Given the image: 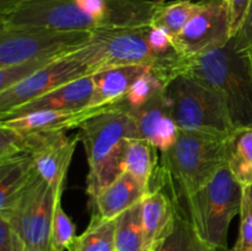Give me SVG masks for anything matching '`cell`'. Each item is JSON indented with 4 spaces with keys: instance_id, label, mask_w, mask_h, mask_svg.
I'll return each instance as SVG.
<instances>
[{
    "instance_id": "cell-20",
    "label": "cell",
    "mask_w": 252,
    "mask_h": 251,
    "mask_svg": "<svg viewBox=\"0 0 252 251\" xmlns=\"http://www.w3.org/2000/svg\"><path fill=\"white\" fill-rule=\"evenodd\" d=\"M153 251H224L213 248L202 240L182 214L177 213L174 224L165 238ZM225 251H231V249Z\"/></svg>"
},
{
    "instance_id": "cell-29",
    "label": "cell",
    "mask_w": 252,
    "mask_h": 251,
    "mask_svg": "<svg viewBox=\"0 0 252 251\" xmlns=\"http://www.w3.org/2000/svg\"><path fill=\"white\" fill-rule=\"evenodd\" d=\"M26 244L9 221L0 219V251H25Z\"/></svg>"
},
{
    "instance_id": "cell-5",
    "label": "cell",
    "mask_w": 252,
    "mask_h": 251,
    "mask_svg": "<svg viewBox=\"0 0 252 251\" xmlns=\"http://www.w3.org/2000/svg\"><path fill=\"white\" fill-rule=\"evenodd\" d=\"M241 198L243 186L225 164L208 184L175 208L191 223L202 240L225 251L229 250V226L240 212Z\"/></svg>"
},
{
    "instance_id": "cell-17",
    "label": "cell",
    "mask_w": 252,
    "mask_h": 251,
    "mask_svg": "<svg viewBox=\"0 0 252 251\" xmlns=\"http://www.w3.org/2000/svg\"><path fill=\"white\" fill-rule=\"evenodd\" d=\"M79 142L78 134L68 137L65 133L53 144L32 157L38 176L53 187L65 186L69 166Z\"/></svg>"
},
{
    "instance_id": "cell-7",
    "label": "cell",
    "mask_w": 252,
    "mask_h": 251,
    "mask_svg": "<svg viewBox=\"0 0 252 251\" xmlns=\"http://www.w3.org/2000/svg\"><path fill=\"white\" fill-rule=\"evenodd\" d=\"M93 32L0 24V68L33 59H58L90 41Z\"/></svg>"
},
{
    "instance_id": "cell-8",
    "label": "cell",
    "mask_w": 252,
    "mask_h": 251,
    "mask_svg": "<svg viewBox=\"0 0 252 251\" xmlns=\"http://www.w3.org/2000/svg\"><path fill=\"white\" fill-rule=\"evenodd\" d=\"M64 187H53L38 177L20 197L11 211L0 219L9 221L19 233L27 249L49 251L54 208Z\"/></svg>"
},
{
    "instance_id": "cell-15",
    "label": "cell",
    "mask_w": 252,
    "mask_h": 251,
    "mask_svg": "<svg viewBox=\"0 0 252 251\" xmlns=\"http://www.w3.org/2000/svg\"><path fill=\"white\" fill-rule=\"evenodd\" d=\"M148 69L143 65H126L93 74L94 94L89 107L113 106L125 101L133 83Z\"/></svg>"
},
{
    "instance_id": "cell-25",
    "label": "cell",
    "mask_w": 252,
    "mask_h": 251,
    "mask_svg": "<svg viewBox=\"0 0 252 251\" xmlns=\"http://www.w3.org/2000/svg\"><path fill=\"white\" fill-rule=\"evenodd\" d=\"M76 236H78L76 235V226L70 217L64 211L61 196L57 201L56 208H54L49 251H69V249L75 241Z\"/></svg>"
},
{
    "instance_id": "cell-4",
    "label": "cell",
    "mask_w": 252,
    "mask_h": 251,
    "mask_svg": "<svg viewBox=\"0 0 252 251\" xmlns=\"http://www.w3.org/2000/svg\"><path fill=\"white\" fill-rule=\"evenodd\" d=\"M207 84L224 98L235 128L252 127V85L248 62L231 42L189 58H182L180 75Z\"/></svg>"
},
{
    "instance_id": "cell-16",
    "label": "cell",
    "mask_w": 252,
    "mask_h": 251,
    "mask_svg": "<svg viewBox=\"0 0 252 251\" xmlns=\"http://www.w3.org/2000/svg\"><path fill=\"white\" fill-rule=\"evenodd\" d=\"M144 251H153L174 224L176 208L166 193L150 191L142 202Z\"/></svg>"
},
{
    "instance_id": "cell-6",
    "label": "cell",
    "mask_w": 252,
    "mask_h": 251,
    "mask_svg": "<svg viewBox=\"0 0 252 251\" xmlns=\"http://www.w3.org/2000/svg\"><path fill=\"white\" fill-rule=\"evenodd\" d=\"M170 113L181 130L213 137H230L235 130L224 98L192 76L177 75L165 85Z\"/></svg>"
},
{
    "instance_id": "cell-31",
    "label": "cell",
    "mask_w": 252,
    "mask_h": 251,
    "mask_svg": "<svg viewBox=\"0 0 252 251\" xmlns=\"http://www.w3.org/2000/svg\"><path fill=\"white\" fill-rule=\"evenodd\" d=\"M26 0H0V16L11 12Z\"/></svg>"
},
{
    "instance_id": "cell-21",
    "label": "cell",
    "mask_w": 252,
    "mask_h": 251,
    "mask_svg": "<svg viewBox=\"0 0 252 251\" xmlns=\"http://www.w3.org/2000/svg\"><path fill=\"white\" fill-rule=\"evenodd\" d=\"M142 202L116 218V251H144Z\"/></svg>"
},
{
    "instance_id": "cell-30",
    "label": "cell",
    "mask_w": 252,
    "mask_h": 251,
    "mask_svg": "<svg viewBox=\"0 0 252 251\" xmlns=\"http://www.w3.org/2000/svg\"><path fill=\"white\" fill-rule=\"evenodd\" d=\"M251 0H226L229 9V16H230L231 26V38L236 34L239 29L243 25L244 19L248 12L249 5Z\"/></svg>"
},
{
    "instance_id": "cell-3",
    "label": "cell",
    "mask_w": 252,
    "mask_h": 251,
    "mask_svg": "<svg viewBox=\"0 0 252 251\" xmlns=\"http://www.w3.org/2000/svg\"><path fill=\"white\" fill-rule=\"evenodd\" d=\"M88 159L86 192L93 199L123 172L122 157L128 138L139 137L127 102L91 118L79 128Z\"/></svg>"
},
{
    "instance_id": "cell-19",
    "label": "cell",
    "mask_w": 252,
    "mask_h": 251,
    "mask_svg": "<svg viewBox=\"0 0 252 251\" xmlns=\"http://www.w3.org/2000/svg\"><path fill=\"white\" fill-rule=\"evenodd\" d=\"M226 166L241 186H252V127L235 128L228 138Z\"/></svg>"
},
{
    "instance_id": "cell-11",
    "label": "cell",
    "mask_w": 252,
    "mask_h": 251,
    "mask_svg": "<svg viewBox=\"0 0 252 251\" xmlns=\"http://www.w3.org/2000/svg\"><path fill=\"white\" fill-rule=\"evenodd\" d=\"M125 101L113 106H98V107H84L78 110H54L37 111L26 115L10 117L0 121V125L22 132H36V130H64L80 128L91 118L121 106Z\"/></svg>"
},
{
    "instance_id": "cell-26",
    "label": "cell",
    "mask_w": 252,
    "mask_h": 251,
    "mask_svg": "<svg viewBox=\"0 0 252 251\" xmlns=\"http://www.w3.org/2000/svg\"><path fill=\"white\" fill-rule=\"evenodd\" d=\"M164 89L165 84L158 78L157 74L152 69H148L144 74H142L133 83L132 88L129 89L125 100L129 111L138 110L147 102H149L158 93H160Z\"/></svg>"
},
{
    "instance_id": "cell-10",
    "label": "cell",
    "mask_w": 252,
    "mask_h": 251,
    "mask_svg": "<svg viewBox=\"0 0 252 251\" xmlns=\"http://www.w3.org/2000/svg\"><path fill=\"white\" fill-rule=\"evenodd\" d=\"M71 53L52 62L7 90L0 91V118L64 84L89 75L85 65L74 58Z\"/></svg>"
},
{
    "instance_id": "cell-1",
    "label": "cell",
    "mask_w": 252,
    "mask_h": 251,
    "mask_svg": "<svg viewBox=\"0 0 252 251\" xmlns=\"http://www.w3.org/2000/svg\"><path fill=\"white\" fill-rule=\"evenodd\" d=\"M226 140L180 129L176 143L160 153L149 192L162 191L179 206L226 164Z\"/></svg>"
},
{
    "instance_id": "cell-28",
    "label": "cell",
    "mask_w": 252,
    "mask_h": 251,
    "mask_svg": "<svg viewBox=\"0 0 252 251\" xmlns=\"http://www.w3.org/2000/svg\"><path fill=\"white\" fill-rule=\"evenodd\" d=\"M231 44H233L234 49L238 53L244 54L248 52L249 49L252 48V0L249 5L248 12L244 19L243 25L236 32L235 36L230 39Z\"/></svg>"
},
{
    "instance_id": "cell-34",
    "label": "cell",
    "mask_w": 252,
    "mask_h": 251,
    "mask_svg": "<svg viewBox=\"0 0 252 251\" xmlns=\"http://www.w3.org/2000/svg\"><path fill=\"white\" fill-rule=\"evenodd\" d=\"M25 251H33V250H31V249H27L26 248V250H25Z\"/></svg>"
},
{
    "instance_id": "cell-32",
    "label": "cell",
    "mask_w": 252,
    "mask_h": 251,
    "mask_svg": "<svg viewBox=\"0 0 252 251\" xmlns=\"http://www.w3.org/2000/svg\"><path fill=\"white\" fill-rule=\"evenodd\" d=\"M245 56L246 62H248V66H249V73H250V79H251V85H252V48L249 49L248 52L244 53Z\"/></svg>"
},
{
    "instance_id": "cell-35",
    "label": "cell",
    "mask_w": 252,
    "mask_h": 251,
    "mask_svg": "<svg viewBox=\"0 0 252 251\" xmlns=\"http://www.w3.org/2000/svg\"><path fill=\"white\" fill-rule=\"evenodd\" d=\"M249 251H252V249H251V250H249Z\"/></svg>"
},
{
    "instance_id": "cell-22",
    "label": "cell",
    "mask_w": 252,
    "mask_h": 251,
    "mask_svg": "<svg viewBox=\"0 0 252 251\" xmlns=\"http://www.w3.org/2000/svg\"><path fill=\"white\" fill-rule=\"evenodd\" d=\"M198 9V1L192 0H175V1L158 4L153 16L152 25L161 27L169 32L172 39L176 38L185 29L191 17Z\"/></svg>"
},
{
    "instance_id": "cell-27",
    "label": "cell",
    "mask_w": 252,
    "mask_h": 251,
    "mask_svg": "<svg viewBox=\"0 0 252 251\" xmlns=\"http://www.w3.org/2000/svg\"><path fill=\"white\" fill-rule=\"evenodd\" d=\"M239 216V236L231 251H249L252 249V186L243 187V198Z\"/></svg>"
},
{
    "instance_id": "cell-23",
    "label": "cell",
    "mask_w": 252,
    "mask_h": 251,
    "mask_svg": "<svg viewBox=\"0 0 252 251\" xmlns=\"http://www.w3.org/2000/svg\"><path fill=\"white\" fill-rule=\"evenodd\" d=\"M116 219L106 220L91 216V220L83 234L76 236L69 251H116Z\"/></svg>"
},
{
    "instance_id": "cell-33",
    "label": "cell",
    "mask_w": 252,
    "mask_h": 251,
    "mask_svg": "<svg viewBox=\"0 0 252 251\" xmlns=\"http://www.w3.org/2000/svg\"><path fill=\"white\" fill-rule=\"evenodd\" d=\"M157 4H164V2H166V0H154ZM192 1H199V0H192Z\"/></svg>"
},
{
    "instance_id": "cell-12",
    "label": "cell",
    "mask_w": 252,
    "mask_h": 251,
    "mask_svg": "<svg viewBox=\"0 0 252 251\" xmlns=\"http://www.w3.org/2000/svg\"><path fill=\"white\" fill-rule=\"evenodd\" d=\"M94 79L93 75H86L80 79L70 81L59 86L41 97L25 103L21 107L7 113L1 120L10 117L37 112V111H54V110H78L88 107L93 98Z\"/></svg>"
},
{
    "instance_id": "cell-18",
    "label": "cell",
    "mask_w": 252,
    "mask_h": 251,
    "mask_svg": "<svg viewBox=\"0 0 252 251\" xmlns=\"http://www.w3.org/2000/svg\"><path fill=\"white\" fill-rule=\"evenodd\" d=\"M159 159L158 149L152 143L139 137L128 138L123 150L122 170L132 175L147 193H149L150 182Z\"/></svg>"
},
{
    "instance_id": "cell-14",
    "label": "cell",
    "mask_w": 252,
    "mask_h": 251,
    "mask_svg": "<svg viewBox=\"0 0 252 251\" xmlns=\"http://www.w3.org/2000/svg\"><path fill=\"white\" fill-rule=\"evenodd\" d=\"M38 177L31 157L0 160V216L9 213Z\"/></svg>"
},
{
    "instance_id": "cell-9",
    "label": "cell",
    "mask_w": 252,
    "mask_h": 251,
    "mask_svg": "<svg viewBox=\"0 0 252 251\" xmlns=\"http://www.w3.org/2000/svg\"><path fill=\"white\" fill-rule=\"evenodd\" d=\"M230 39V16L226 0H199L196 14L174 39V47L180 57L189 58L225 46Z\"/></svg>"
},
{
    "instance_id": "cell-24",
    "label": "cell",
    "mask_w": 252,
    "mask_h": 251,
    "mask_svg": "<svg viewBox=\"0 0 252 251\" xmlns=\"http://www.w3.org/2000/svg\"><path fill=\"white\" fill-rule=\"evenodd\" d=\"M130 113L137 125L139 138L152 143L160 123L166 117L171 116L169 102H167L166 95H165V89L158 93L149 102H147L138 110L130 111Z\"/></svg>"
},
{
    "instance_id": "cell-2",
    "label": "cell",
    "mask_w": 252,
    "mask_h": 251,
    "mask_svg": "<svg viewBox=\"0 0 252 251\" xmlns=\"http://www.w3.org/2000/svg\"><path fill=\"white\" fill-rule=\"evenodd\" d=\"M148 26L97 30L93 32L88 43L71 54L85 65L89 75L116 66L143 65L152 69L166 85L180 75L182 57L179 54L164 57L155 53L148 43Z\"/></svg>"
},
{
    "instance_id": "cell-13",
    "label": "cell",
    "mask_w": 252,
    "mask_h": 251,
    "mask_svg": "<svg viewBox=\"0 0 252 251\" xmlns=\"http://www.w3.org/2000/svg\"><path fill=\"white\" fill-rule=\"evenodd\" d=\"M147 194L132 175L122 172L91 199L93 216L112 220L128 208L140 203Z\"/></svg>"
}]
</instances>
